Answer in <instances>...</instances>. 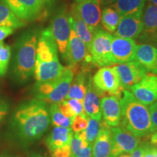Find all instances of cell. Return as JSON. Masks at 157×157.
<instances>
[{
  "instance_id": "cell-13",
  "label": "cell",
  "mask_w": 157,
  "mask_h": 157,
  "mask_svg": "<svg viewBox=\"0 0 157 157\" xmlns=\"http://www.w3.org/2000/svg\"><path fill=\"white\" fill-rule=\"evenodd\" d=\"M137 46L132 39L113 36L111 50L114 63H124L134 60Z\"/></svg>"
},
{
  "instance_id": "cell-19",
  "label": "cell",
  "mask_w": 157,
  "mask_h": 157,
  "mask_svg": "<svg viewBox=\"0 0 157 157\" xmlns=\"http://www.w3.org/2000/svg\"><path fill=\"white\" fill-rule=\"evenodd\" d=\"M135 59L147 72L157 74V48L154 46L148 44L137 45Z\"/></svg>"
},
{
  "instance_id": "cell-3",
  "label": "cell",
  "mask_w": 157,
  "mask_h": 157,
  "mask_svg": "<svg viewBox=\"0 0 157 157\" xmlns=\"http://www.w3.org/2000/svg\"><path fill=\"white\" fill-rule=\"evenodd\" d=\"M58 59V49L50 27L39 34L36 45L34 76L37 83L52 81L66 70Z\"/></svg>"
},
{
  "instance_id": "cell-16",
  "label": "cell",
  "mask_w": 157,
  "mask_h": 157,
  "mask_svg": "<svg viewBox=\"0 0 157 157\" xmlns=\"http://www.w3.org/2000/svg\"><path fill=\"white\" fill-rule=\"evenodd\" d=\"M119 98L109 95L102 98L101 110L103 121L109 127H118L121 121V109Z\"/></svg>"
},
{
  "instance_id": "cell-39",
  "label": "cell",
  "mask_w": 157,
  "mask_h": 157,
  "mask_svg": "<svg viewBox=\"0 0 157 157\" xmlns=\"http://www.w3.org/2000/svg\"><path fill=\"white\" fill-rule=\"evenodd\" d=\"M149 143H150L151 145H152L153 146H157V131L154 132L152 135H151L150 142Z\"/></svg>"
},
{
  "instance_id": "cell-37",
  "label": "cell",
  "mask_w": 157,
  "mask_h": 157,
  "mask_svg": "<svg viewBox=\"0 0 157 157\" xmlns=\"http://www.w3.org/2000/svg\"><path fill=\"white\" fill-rule=\"evenodd\" d=\"M14 32V29L9 27L0 26V42H2L4 39L8 37Z\"/></svg>"
},
{
  "instance_id": "cell-9",
  "label": "cell",
  "mask_w": 157,
  "mask_h": 157,
  "mask_svg": "<svg viewBox=\"0 0 157 157\" xmlns=\"http://www.w3.org/2000/svg\"><path fill=\"white\" fill-rule=\"evenodd\" d=\"M50 29L59 52L63 56L67 50L68 39L71 30L70 13L66 7H61L58 10L51 22Z\"/></svg>"
},
{
  "instance_id": "cell-24",
  "label": "cell",
  "mask_w": 157,
  "mask_h": 157,
  "mask_svg": "<svg viewBox=\"0 0 157 157\" xmlns=\"http://www.w3.org/2000/svg\"><path fill=\"white\" fill-rule=\"evenodd\" d=\"M70 22L71 29L76 36L85 44L88 49L93 41L94 34L90 31L87 24L80 18L74 8H72L70 13Z\"/></svg>"
},
{
  "instance_id": "cell-38",
  "label": "cell",
  "mask_w": 157,
  "mask_h": 157,
  "mask_svg": "<svg viewBox=\"0 0 157 157\" xmlns=\"http://www.w3.org/2000/svg\"><path fill=\"white\" fill-rule=\"evenodd\" d=\"M145 147L144 144L142 143L140 146H139L137 148L135 149L131 154V157H142L143 154H144Z\"/></svg>"
},
{
  "instance_id": "cell-17",
  "label": "cell",
  "mask_w": 157,
  "mask_h": 157,
  "mask_svg": "<svg viewBox=\"0 0 157 157\" xmlns=\"http://www.w3.org/2000/svg\"><path fill=\"white\" fill-rule=\"evenodd\" d=\"M142 15H130L121 17L114 34L127 39H137L143 31Z\"/></svg>"
},
{
  "instance_id": "cell-8",
  "label": "cell",
  "mask_w": 157,
  "mask_h": 157,
  "mask_svg": "<svg viewBox=\"0 0 157 157\" xmlns=\"http://www.w3.org/2000/svg\"><path fill=\"white\" fill-rule=\"evenodd\" d=\"M93 87L101 98L106 94L117 96L119 99L124 90L121 87L119 76L114 67L105 66L100 68L92 78Z\"/></svg>"
},
{
  "instance_id": "cell-44",
  "label": "cell",
  "mask_w": 157,
  "mask_h": 157,
  "mask_svg": "<svg viewBox=\"0 0 157 157\" xmlns=\"http://www.w3.org/2000/svg\"><path fill=\"white\" fill-rule=\"evenodd\" d=\"M0 157H18V156H10V155L2 154V155H0Z\"/></svg>"
},
{
  "instance_id": "cell-45",
  "label": "cell",
  "mask_w": 157,
  "mask_h": 157,
  "mask_svg": "<svg viewBox=\"0 0 157 157\" xmlns=\"http://www.w3.org/2000/svg\"><path fill=\"white\" fill-rule=\"evenodd\" d=\"M29 157H46V156H42V155H39V154H34V155H32V156H31Z\"/></svg>"
},
{
  "instance_id": "cell-7",
  "label": "cell",
  "mask_w": 157,
  "mask_h": 157,
  "mask_svg": "<svg viewBox=\"0 0 157 157\" xmlns=\"http://www.w3.org/2000/svg\"><path fill=\"white\" fill-rule=\"evenodd\" d=\"M113 36L103 29H98L93 35L87 49L93 66L101 68L115 64L111 56V44Z\"/></svg>"
},
{
  "instance_id": "cell-11",
  "label": "cell",
  "mask_w": 157,
  "mask_h": 157,
  "mask_svg": "<svg viewBox=\"0 0 157 157\" xmlns=\"http://www.w3.org/2000/svg\"><path fill=\"white\" fill-rule=\"evenodd\" d=\"M130 90L137 101L146 105H151L157 101V74L148 72Z\"/></svg>"
},
{
  "instance_id": "cell-28",
  "label": "cell",
  "mask_w": 157,
  "mask_h": 157,
  "mask_svg": "<svg viewBox=\"0 0 157 157\" xmlns=\"http://www.w3.org/2000/svg\"><path fill=\"white\" fill-rule=\"evenodd\" d=\"M121 17V15L112 7H105L101 15L102 26L109 33H115Z\"/></svg>"
},
{
  "instance_id": "cell-40",
  "label": "cell",
  "mask_w": 157,
  "mask_h": 157,
  "mask_svg": "<svg viewBox=\"0 0 157 157\" xmlns=\"http://www.w3.org/2000/svg\"><path fill=\"white\" fill-rule=\"evenodd\" d=\"M117 0H96L98 5H111L116 2Z\"/></svg>"
},
{
  "instance_id": "cell-36",
  "label": "cell",
  "mask_w": 157,
  "mask_h": 157,
  "mask_svg": "<svg viewBox=\"0 0 157 157\" xmlns=\"http://www.w3.org/2000/svg\"><path fill=\"white\" fill-rule=\"evenodd\" d=\"M145 147L144 154L142 157H156L155 147L151 145L150 143H143Z\"/></svg>"
},
{
  "instance_id": "cell-26",
  "label": "cell",
  "mask_w": 157,
  "mask_h": 157,
  "mask_svg": "<svg viewBox=\"0 0 157 157\" xmlns=\"http://www.w3.org/2000/svg\"><path fill=\"white\" fill-rule=\"evenodd\" d=\"M26 23L18 18L3 0H0V26L15 29L22 28Z\"/></svg>"
},
{
  "instance_id": "cell-42",
  "label": "cell",
  "mask_w": 157,
  "mask_h": 157,
  "mask_svg": "<svg viewBox=\"0 0 157 157\" xmlns=\"http://www.w3.org/2000/svg\"><path fill=\"white\" fill-rule=\"evenodd\" d=\"M86 1H93V2H95L97 3V2H96V0H76V2L77 3H79V2H86Z\"/></svg>"
},
{
  "instance_id": "cell-15",
  "label": "cell",
  "mask_w": 157,
  "mask_h": 157,
  "mask_svg": "<svg viewBox=\"0 0 157 157\" xmlns=\"http://www.w3.org/2000/svg\"><path fill=\"white\" fill-rule=\"evenodd\" d=\"M82 21L87 24L90 31L95 34L99 29L101 19V10L99 5L93 1H86L78 3L73 7Z\"/></svg>"
},
{
  "instance_id": "cell-41",
  "label": "cell",
  "mask_w": 157,
  "mask_h": 157,
  "mask_svg": "<svg viewBox=\"0 0 157 157\" xmlns=\"http://www.w3.org/2000/svg\"><path fill=\"white\" fill-rule=\"evenodd\" d=\"M117 157H131V154H129V153H124V154L118 155Z\"/></svg>"
},
{
  "instance_id": "cell-21",
  "label": "cell",
  "mask_w": 157,
  "mask_h": 157,
  "mask_svg": "<svg viewBox=\"0 0 157 157\" xmlns=\"http://www.w3.org/2000/svg\"><path fill=\"white\" fill-rule=\"evenodd\" d=\"M92 157H110L111 151V127L102 121L101 129L93 144Z\"/></svg>"
},
{
  "instance_id": "cell-25",
  "label": "cell",
  "mask_w": 157,
  "mask_h": 157,
  "mask_svg": "<svg viewBox=\"0 0 157 157\" xmlns=\"http://www.w3.org/2000/svg\"><path fill=\"white\" fill-rule=\"evenodd\" d=\"M146 0H117L112 7L121 17L142 15Z\"/></svg>"
},
{
  "instance_id": "cell-20",
  "label": "cell",
  "mask_w": 157,
  "mask_h": 157,
  "mask_svg": "<svg viewBox=\"0 0 157 157\" xmlns=\"http://www.w3.org/2000/svg\"><path fill=\"white\" fill-rule=\"evenodd\" d=\"M90 78L91 77L88 68L84 67L79 68L77 73L74 75V79L65 100L76 99L83 101Z\"/></svg>"
},
{
  "instance_id": "cell-18",
  "label": "cell",
  "mask_w": 157,
  "mask_h": 157,
  "mask_svg": "<svg viewBox=\"0 0 157 157\" xmlns=\"http://www.w3.org/2000/svg\"><path fill=\"white\" fill-rule=\"evenodd\" d=\"M143 28L139 36L140 41L157 44V7L152 4L147 5L142 16Z\"/></svg>"
},
{
  "instance_id": "cell-4",
  "label": "cell",
  "mask_w": 157,
  "mask_h": 157,
  "mask_svg": "<svg viewBox=\"0 0 157 157\" xmlns=\"http://www.w3.org/2000/svg\"><path fill=\"white\" fill-rule=\"evenodd\" d=\"M120 98L121 121L120 125L138 137H148L156 132L149 109L138 101L132 93L124 90Z\"/></svg>"
},
{
  "instance_id": "cell-32",
  "label": "cell",
  "mask_w": 157,
  "mask_h": 157,
  "mask_svg": "<svg viewBox=\"0 0 157 157\" xmlns=\"http://www.w3.org/2000/svg\"><path fill=\"white\" fill-rule=\"evenodd\" d=\"M88 117L86 114H80L76 116L73 119L71 124L72 130L74 133H79L85 130L87 127Z\"/></svg>"
},
{
  "instance_id": "cell-2",
  "label": "cell",
  "mask_w": 157,
  "mask_h": 157,
  "mask_svg": "<svg viewBox=\"0 0 157 157\" xmlns=\"http://www.w3.org/2000/svg\"><path fill=\"white\" fill-rule=\"evenodd\" d=\"M39 34L36 29L25 31L18 37L13 47L10 76L16 84H25L34 74Z\"/></svg>"
},
{
  "instance_id": "cell-23",
  "label": "cell",
  "mask_w": 157,
  "mask_h": 157,
  "mask_svg": "<svg viewBox=\"0 0 157 157\" xmlns=\"http://www.w3.org/2000/svg\"><path fill=\"white\" fill-rule=\"evenodd\" d=\"M73 136L74 132L71 128L55 127L47 137L45 143L50 152H52L57 148L70 145Z\"/></svg>"
},
{
  "instance_id": "cell-47",
  "label": "cell",
  "mask_w": 157,
  "mask_h": 157,
  "mask_svg": "<svg viewBox=\"0 0 157 157\" xmlns=\"http://www.w3.org/2000/svg\"><path fill=\"white\" fill-rule=\"evenodd\" d=\"M52 157H71V156H52Z\"/></svg>"
},
{
  "instance_id": "cell-22",
  "label": "cell",
  "mask_w": 157,
  "mask_h": 157,
  "mask_svg": "<svg viewBox=\"0 0 157 157\" xmlns=\"http://www.w3.org/2000/svg\"><path fill=\"white\" fill-rule=\"evenodd\" d=\"M100 98L101 97L93 87L92 78H90L87 84V91H86L83 100L84 111L87 117L101 121L102 113Z\"/></svg>"
},
{
  "instance_id": "cell-14",
  "label": "cell",
  "mask_w": 157,
  "mask_h": 157,
  "mask_svg": "<svg viewBox=\"0 0 157 157\" xmlns=\"http://www.w3.org/2000/svg\"><path fill=\"white\" fill-rule=\"evenodd\" d=\"M88 54L86 45L71 29L67 45V50L63 58L71 68L78 67V65L84 63Z\"/></svg>"
},
{
  "instance_id": "cell-6",
  "label": "cell",
  "mask_w": 157,
  "mask_h": 157,
  "mask_svg": "<svg viewBox=\"0 0 157 157\" xmlns=\"http://www.w3.org/2000/svg\"><path fill=\"white\" fill-rule=\"evenodd\" d=\"M16 16L23 21H41L48 15L52 0H3Z\"/></svg>"
},
{
  "instance_id": "cell-29",
  "label": "cell",
  "mask_w": 157,
  "mask_h": 157,
  "mask_svg": "<svg viewBox=\"0 0 157 157\" xmlns=\"http://www.w3.org/2000/svg\"><path fill=\"white\" fill-rule=\"evenodd\" d=\"M102 121L88 117L87 127L85 130L79 133H74L82 140H86L90 144H93L101 129Z\"/></svg>"
},
{
  "instance_id": "cell-10",
  "label": "cell",
  "mask_w": 157,
  "mask_h": 157,
  "mask_svg": "<svg viewBox=\"0 0 157 157\" xmlns=\"http://www.w3.org/2000/svg\"><path fill=\"white\" fill-rule=\"evenodd\" d=\"M111 151L110 157H117L124 153L132 152L140 146V137L133 135L124 127L120 126L111 128Z\"/></svg>"
},
{
  "instance_id": "cell-30",
  "label": "cell",
  "mask_w": 157,
  "mask_h": 157,
  "mask_svg": "<svg viewBox=\"0 0 157 157\" xmlns=\"http://www.w3.org/2000/svg\"><path fill=\"white\" fill-rule=\"evenodd\" d=\"M49 113H50V121L54 126L63 127V128H71L73 119L66 117L63 114L59 109L58 103L51 104Z\"/></svg>"
},
{
  "instance_id": "cell-27",
  "label": "cell",
  "mask_w": 157,
  "mask_h": 157,
  "mask_svg": "<svg viewBox=\"0 0 157 157\" xmlns=\"http://www.w3.org/2000/svg\"><path fill=\"white\" fill-rule=\"evenodd\" d=\"M71 157H92L93 145L82 140L76 134L70 143Z\"/></svg>"
},
{
  "instance_id": "cell-12",
  "label": "cell",
  "mask_w": 157,
  "mask_h": 157,
  "mask_svg": "<svg viewBox=\"0 0 157 157\" xmlns=\"http://www.w3.org/2000/svg\"><path fill=\"white\" fill-rule=\"evenodd\" d=\"M119 76L121 87L129 89L134 84L138 83L148 73L146 70L136 60L113 66Z\"/></svg>"
},
{
  "instance_id": "cell-5",
  "label": "cell",
  "mask_w": 157,
  "mask_h": 157,
  "mask_svg": "<svg viewBox=\"0 0 157 157\" xmlns=\"http://www.w3.org/2000/svg\"><path fill=\"white\" fill-rule=\"evenodd\" d=\"M77 68L67 66L58 78L52 81L37 83L34 85V93L36 99L46 103H59L66 99L74 75L77 73Z\"/></svg>"
},
{
  "instance_id": "cell-31",
  "label": "cell",
  "mask_w": 157,
  "mask_h": 157,
  "mask_svg": "<svg viewBox=\"0 0 157 157\" xmlns=\"http://www.w3.org/2000/svg\"><path fill=\"white\" fill-rule=\"evenodd\" d=\"M12 56L11 48L5 42H0V76H4L8 70Z\"/></svg>"
},
{
  "instance_id": "cell-1",
  "label": "cell",
  "mask_w": 157,
  "mask_h": 157,
  "mask_svg": "<svg viewBox=\"0 0 157 157\" xmlns=\"http://www.w3.org/2000/svg\"><path fill=\"white\" fill-rule=\"evenodd\" d=\"M50 123L47 103L35 98L20 104L15 110L9 121V132L17 143L29 146L43 136Z\"/></svg>"
},
{
  "instance_id": "cell-46",
  "label": "cell",
  "mask_w": 157,
  "mask_h": 157,
  "mask_svg": "<svg viewBox=\"0 0 157 157\" xmlns=\"http://www.w3.org/2000/svg\"><path fill=\"white\" fill-rule=\"evenodd\" d=\"M155 151H156V157H157V146L155 147Z\"/></svg>"
},
{
  "instance_id": "cell-34",
  "label": "cell",
  "mask_w": 157,
  "mask_h": 157,
  "mask_svg": "<svg viewBox=\"0 0 157 157\" xmlns=\"http://www.w3.org/2000/svg\"><path fill=\"white\" fill-rule=\"evenodd\" d=\"M10 104L5 98H0V124L9 112Z\"/></svg>"
},
{
  "instance_id": "cell-43",
  "label": "cell",
  "mask_w": 157,
  "mask_h": 157,
  "mask_svg": "<svg viewBox=\"0 0 157 157\" xmlns=\"http://www.w3.org/2000/svg\"><path fill=\"white\" fill-rule=\"evenodd\" d=\"M148 1L150 2L151 4H152V5H154L157 7V0H148Z\"/></svg>"
},
{
  "instance_id": "cell-33",
  "label": "cell",
  "mask_w": 157,
  "mask_h": 157,
  "mask_svg": "<svg viewBox=\"0 0 157 157\" xmlns=\"http://www.w3.org/2000/svg\"><path fill=\"white\" fill-rule=\"evenodd\" d=\"M67 101L75 116L85 114L84 111L83 101L76 99H69L67 100Z\"/></svg>"
},
{
  "instance_id": "cell-35",
  "label": "cell",
  "mask_w": 157,
  "mask_h": 157,
  "mask_svg": "<svg viewBox=\"0 0 157 157\" xmlns=\"http://www.w3.org/2000/svg\"><path fill=\"white\" fill-rule=\"evenodd\" d=\"M149 111H150L151 119L153 126L154 127L155 131H157V101L151 105L149 108Z\"/></svg>"
}]
</instances>
